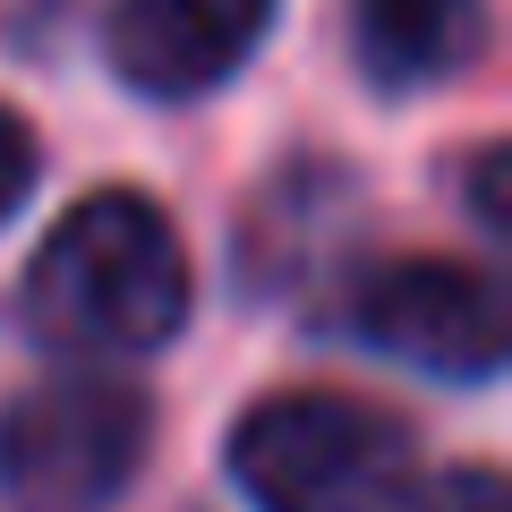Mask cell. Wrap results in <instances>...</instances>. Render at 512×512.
I'll use <instances>...</instances> for the list:
<instances>
[{
    "instance_id": "cell-1",
    "label": "cell",
    "mask_w": 512,
    "mask_h": 512,
    "mask_svg": "<svg viewBox=\"0 0 512 512\" xmlns=\"http://www.w3.org/2000/svg\"><path fill=\"white\" fill-rule=\"evenodd\" d=\"M26 316L60 350H154L188 316V256L163 205L103 188L52 222L26 274Z\"/></svg>"
},
{
    "instance_id": "cell-2",
    "label": "cell",
    "mask_w": 512,
    "mask_h": 512,
    "mask_svg": "<svg viewBox=\"0 0 512 512\" xmlns=\"http://www.w3.org/2000/svg\"><path fill=\"white\" fill-rule=\"evenodd\" d=\"M410 461V427L359 393H274L231 436V478L256 512H384Z\"/></svg>"
},
{
    "instance_id": "cell-3",
    "label": "cell",
    "mask_w": 512,
    "mask_h": 512,
    "mask_svg": "<svg viewBox=\"0 0 512 512\" xmlns=\"http://www.w3.org/2000/svg\"><path fill=\"white\" fill-rule=\"evenodd\" d=\"M154 410L137 384L52 376L0 410V495L9 512H111L146 470Z\"/></svg>"
},
{
    "instance_id": "cell-4",
    "label": "cell",
    "mask_w": 512,
    "mask_h": 512,
    "mask_svg": "<svg viewBox=\"0 0 512 512\" xmlns=\"http://www.w3.org/2000/svg\"><path fill=\"white\" fill-rule=\"evenodd\" d=\"M359 333L427 376H495L504 367V291L453 256H393L350 299Z\"/></svg>"
},
{
    "instance_id": "cell-5",
    "label": "cell",
    "mask_w": 512,
    "mask_h": 512,
    "mask_svg": "<svg viewBox=\"0 0 512 512\" xmlns=\"http://www.w3.org/2000/svg\"><path fill=\"white\" fill-rule=\"evenodd\" d=\"M274 0H120L111 9V69L154 103L205 94L256 52Z\"/></svg>"
},
{
    "instance_id": "cell-6",
    "label": "cell",
    "mask_w": 512,
    "mask_h": 512,
    "mask_svg": "<svg viewBox=\"0 0 512 512\" xmlns=\"http://www.w3.org/2000/svg\"><path fill=\"white\" fill-rule=\"evenodd\" d=\"M350 35L376 86H436L487 35V0H350Z\"/></svg>"
},
{
    "instance_id": "cell-7",
    "label": "cell",
    "mask_w": 512,
    "mask_h": 512,
    "mask_svg": "<svg viewBox=\"0 0 512 512\" xmlns=\"http://www.w3.org/2000/svg\"><path fill=\"white\" fill-rule=\"evenodd\" d=\"M410 512H504V478L478 461V470H453L444 487H427Z\"/></svg>"
},
{
    "instance_id": "cell-8",
    "label": "cell",
    "mask_w": 512,
    "mask_h": 512,
    "mask_svg": "<svg viewBox=\"0 0 512 512\" xmlns=\"http://www.w3.org/2000/svg\"><path fill=\"white\" fill-rule=\"evenodd\" d=\"M26 180H35V137H26V120H18V111H0V222L18 214Z\"/></svg>"
},
{
    "instance_id": "cell-9",
    "label": "cell",
    "mask_w": 512,
    "mask_h": 512,
    "mask_svg": "<svg viewBox=\"0 0 512 512\" xmlns=\"http://www.w3.org/2000/svg\"><path fill=\"white\" fill-rule=\"evenodd\" d=\"M478 222H487V231H504V146H487L478 154Z\"/></svg>"
}]
</instances>
